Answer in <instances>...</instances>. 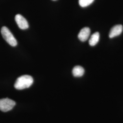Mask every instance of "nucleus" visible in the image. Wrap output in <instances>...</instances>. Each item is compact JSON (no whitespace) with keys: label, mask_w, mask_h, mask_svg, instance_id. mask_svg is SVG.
Returning a JSON list of instances; mask_svg holds the SVG:
<instances>
[{"label":"nucleus","mask_w":123,"mask_h":123,"mask_svg":"<svg viewBox=\"0 0 123 123\" xmlns=\"http://www.w3.org/2000/svg\"><path fill=\"white\" fill-rule=\"evenodd\" d=\"M90 35V29L88 27L82 29L78 34V38L81 42H85L88 39Z\"/></svg>","instance_id":"nucleus-6"},{"label":"nucleus","mask_w":123,"mask_h":123,"mask_svg":"<svg viewBox=\"0 0 123 123\" xmlns=\"http://www.w3.org/2000/svg\"><path fill=\"white\" fill-rule=\"evenodd\" d=\"M100 37L99 33L96 32L90 37L89 40V44L91 46H94L98 43Z\"/></svg>","instance_id":"nucleus-8"},{"label":"nucleus","mask_w":123,"mask_h":123,"mask_svg":"<svg viewBox=\"0 0 123 123\" xmlns=\"http://www.w3.org/2000/svg\"><path fill=\"white\" fill-rule=\"evenodd\" d=\"M1 33L5 41L11 46L15 47L17 45V40L7 27L3 26L1 28Z\"/></svg>","instance_id":"nucleus-2"},{"label":"nucleus","mask_w":123,"mask_h":123,"mask_svg":"<svg viewBox=\"0 0 123 123\" xmlns=\"http://www.w3.org/2000/svg\"></svg>","instance_id":"nucleus-10"},{"label":"nucleus","mask_w":123,"mask_h":123,"mask_svg":"<svg viewBox=\"0 0 123 123\" xmlns=\"http://www.w3.org/2000/svg\"><path fill=\"white\" fill-rule=\"evenodd\" d=\"M15 105V102L9 98L0 99V110L3 112H6L12 110Z\"/></svg>","instance_id":"nucleus-3"},{"label":"nucleus","mask_w":123,"mask_h":123,"mask_svg":"<svg viewBox=\"0 0 123 123\" xmlns=\"http://www.w3.org/2000/svg\"><path fill=\"white\" fill-rule=\"evenodd\" d=\"M15 21L21 29L25 30L28 28L29 25L27 21L21 15L17 14L15 16Z\"/></svg>","instance_id":"nucleus-4"},{"label":"nucleus","mask_w":123,"mask_h":123,"mask_svg":"<svg viewBox=\"0 0 123 123\" xmlns=\"http://www.w3.org/2000/svg\"><path fill=\"white\" fill-rule=\"evenodd\" d=\"M94 0H79V4L82 7H87L91 4Z\"/></svg>","instance_id":"nucleus-9"},{"label":"nucleus","mask_w":123,"mask_h":123,"mask_svg":"<svg viewBox=\"0 0 123 123\" xmlns=\"http://www.w3.org/2000/svg\"><path fill=\"white\" fill-rule=\"evenodd\" d=\"M72 73L75 77H80L84 74V69L81 66H75L73 69Z\"/></svg>","instance_id":"nucleus-7"},{"label":"nucleus","mask_w":123,"mask_h":123,"mask_svg":"<svg viewBox=\"0 0 123 123\" xmlns=\"http://www.w3.org/2000/svg\"><path fill=\"white\" fill-rule=\"evenodd\" d=\"M33 83L32 77L28 75H22L17 79L14 87L18 90H22L29 88Z\"/></svg>","instance_id":"nucleus-1"},{"label":"nucleus","mask_w":123,"mask_h":123,"mask_svg":"<svg viewBox=\"0 0 123 123\" xmlns=\"http://www.w3.org/2000/svg\"><path fill=\"white\" fill-rule=\"evenodd\" d=\"M123 26L122 25H116L113 26L110 30L109 37L110 38L120 35L123 32Z\"/></svg>","instance_id":"nucleus-5"}]
</instances>
